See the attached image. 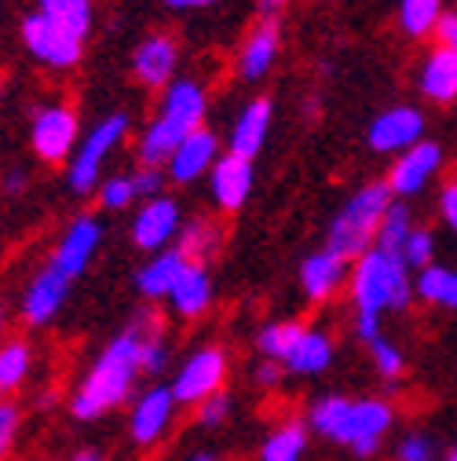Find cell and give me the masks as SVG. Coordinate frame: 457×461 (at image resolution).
<instances>
[{
    "label": "cell",
    "instance_id": "1",
    "mask_svg": "<svg viewBox=\"0 0 457 461\" xmlns=\"http://www.w3.org/2000/svg\"><path fill=\"white\" fill-rule=\"evenodd\" d=\"M150 322V312L136 315L129 326H121L113 333L99 356L88 363V370L81 374V381L74 384L70 399H67V411L74 421H103L106 414H113L118 407H129L132 395L139 392V340L143 330Z\"/></svg>",
    "mask_w": 457,
    "mask_h": 461
},
{
    "label": "cell",
    "instance_id": "2",
    "mask_svg": "<svg viewBox=\"0 0 457 461\" xmlns=\"http://www.w3.org/2000/svg\"><path fill=\"white\" fill-rule=\"evenodd\" d=\"M311 436H322L336 447H348L355 457H373L384 436L395 425V407L377 395H318L308 402L304 414Z\"/></svg>",
    "mask_w": 457,
    "mask_h": 461
},
{
    "label": "cell",
    "instance_id": "3",
    "mask_svg": "<svg viewBox=\"0 0 457 461\" xmlns=\"http://www.w3.org/2000/svg\"><path fill=\"white\" fill-rule=\"evenodd\" d=\"M209 113V88L202 77H176L168 88H161L154 118L136 136V165H165L191 132L205 125Z\"/></svg>",
    "mask_w": 457,
    "mask_h": 461
},
{
    "label": "cell",
    "instance_id": "4",
    "mask_svg": "<svg viewBox=\"0 0 457 461\" xmlns=\"http://www.w3.org/2000/svg\"><path fill=\"white\" fill-rule=\"evenodd\" d=\"M348 294L355 304V315L381 319L384 312H403L414 301V278L410 267L381 249H366L359 260H352Z\"/></svg>",
    "mask_w": 457,
    "mask_h": 461
},
{
    "label": "cell",
    "instance_id": "5",
    "mask_svg": "<svg viewBox=\"0 0 457 461\" xmlns=\"http://www.w3.org/2000/svg\"><path fill=\"white\" fill-rule=\"evenodd\" d=\"M129 136H132V113L129 110H110L88 132H81V143L74 147V154L63 168V180H67L70 194L92 198L99 180L106 176L110 158L125 147Z\"/></svg>",
    "mask_w": 457,
    "mask_h": 461
},
{
    "label": "cell",
    "instance_id": "6",
    "mask_svg": "<svg viewBox=\"0 0 457 461\" xmlns=\"http://www.w3.org/2000/svg\"><path fill=\"white\" fill-rule=\"evenodd\" d=\"M388 205H391V191L384 180H373L352 191V198H345V205L336 209V216L326 227V249L345 257L348 264L359 260L366 249H373L377 227Z\"/></svg>",
    "mask_w": 457,
    "mask_h": 461
},
{
    "label": "cell",
    "instance_id": "7",
    "mask_svg": "<svg viewBox=\"0 0 457 461\" xmlns=\"http://www.w3.org/2000/svg\"><path fill=\"white\" fill-rule=\"evenodd\" d=\"M81 143V113L70 99H40L30 106V150L44 165H67Z\"/></svg>",
    "mask_w": 457,
    "mask_h": 461
},
{
    "label": "cell",
    "instance_id": "8",
    "mask_svg": "<svg viewBox=\"0 0 457 461\" xmlns=\"http://www.w3.org/2000/svg\"><path fill=\"white\" fill-rule=\"evenodd\" d=\"M19 41H22V48H26L30 59H33L37 67L51 70V74H70V70H77L81 59H85V44H88L81 33H74V30H67V26H59V23H51V19L40 15V12H26V15H22V23H19Z\"/></svg>",
    "mask_w": 457,
    "mask_h": 461
},
{
    "label": "cell",
    "instance_id": "9",
    "mask_svg": "<svg viewBox=\"0 0 457 461\" xmlns=\"http://www.w3.org/2000/svg\"><path fill=\"white\" fill-rule=\"evenodd\" d=\"M227 377H231V356H227L223 344H198L194 352H187L176 366V374L168 377V392L176 395L180 407H198L209 395L227 388Z\"/></svg>",
    "mask_w": 457,
    "mask_h": 461
},
{
    "label": "cell",
    "instance_id": "10",
    "mask_svg": "<svg viewBox=\"0 0 457 461\" xmlns=\"http://www.w3.org/2000/svg\"><path fill=\"white\" fill-rule=\"evenodd\" d=\"M187 216H184V205L180 198L173 194H157L150 202H139L132 209V220H129V239L132 246L150 257V253H161V249H173L180 230H184Z\"/></svg>",
    "mask_w": 457,
    "mask_h": 461
},
{
    "label": "cell",
    "instance_id": "11",
    "mask_svg": "<svg viewBox=\"0 0 457 461\" xmlns=\"http://www.w3.org/2000/svg\"><path fill=\"white\" fill-rule=\"evenodd\" d=\"M103 242H106V223H103V216H95V212H77V216L63 227V235L55 239L48 264L59 271L63 278L77 282V278L92 267V260L99 257Z\"/></svg>",
    "mask_w": 457,
    "mask_h": 461
},
{
    "label": "cell",
    "instance_id": "12",
    "mask_svg": "<svg viewBox=\"0 0 457 461\" xmlns=\"http://www.w3.org/2000/svg\"><path fill=\"white\" fill-rule=\"evenodd\" d=\"M176 414H180V402L168 392V384H147L143 392H136L129 402V425H125L132 447L150 450L165 443L176 425Z\"/></svg>",
    "mask_w": 457,
    "mask_h": 461
},
{
    "label": "cell",
    "instance_id": "13",
    "mask_svg": "<svg viewBox=\"0 0 457 461\" xmlns=\"http://www.w3.org/2000/svg\"><path fill=\"white\" fill-rule=\"evenodd\" d=\"M180 63H184L180 37L168 33V30H150L147 37L136 41L129 70H132V81L139 88L161 92V88H168V85L180 77Z\"/></svg>",
    "mask_w": 457,
    "mask_h": 461
},
{
    "label": "cell",
    "instance_id": "14",
    "mask_svg": "<svg viewBox=\"0 0 457 461\" xmlns=\"http://www.w3.org/2000/svg\"><path fill=\"white\" fill-rule=\"evenodd\" d=\"M70 290L74 282L63 278L59 271H55L48 260L26 278L22 294H19V322L26 330H48L55 319L63 315L67 301H70Z\"/></svg>",
    "mask_w": 457,
    "mask_h": 461
},
{
    "label": "cell",
    "instance_id": "15",
    "mask_svg": "<svg viewBox=\"0 0 457 461\" xmlns=\"http://www.w3.org/2000/svg\"><path fill=\"white\" fill-rule=\"evenodd\" d=\"M439 168H443V147L435 140H417L414 147H407L403 154H395L391 168H388V191L391 198H417L435 176H439Z\"/></svg>",
    "mask_w": 457,
    "mask_h": 461
},
{
    "label": "cell",
    "instance_id": "16",
    "mask_svg": "<svg viewBox=\"0 0 457 461\" xmlns=\"http://www.w3.org/2000/svg\"><path fill=\"white\" fill-rule=\"evenodd\" d=\"M205 180H209V202H212V209L223 212V216H235V212H242V209L249 205V198H253L256 168H253V161L223 150V154L216 158V165L209 168Z\"/></svg>",
    "mask_w": 457,
    "mask_h": 461
},
{
    "label": "cell",
    "instance_id": "17",
    "mask_svg": "<svg viewBox=\"0 0 457 461\" xmlns=\"http://www.w3.org/2000/svg\"><path fill=\"white\" fill-rule=\"evenodd\" d=\"M220 154H223V140L209 125H202L198 132H191L173 154H168V161L161 168H165V176L173 187H191V184L209 176V168L216 165Z\"/></svg>",
    "mask_w": 457,
    "mask_h": 461
},
{
    "label": "cell",
    "instance_id": "18",
    "mask_svg": "<svg viewBox=\"0 0 457 461\" xmlns=\"http://www.w3.org/2000/svg\"><path fill=\"white\" fill-rule=\"evenodd\" d=\"M271 125H274V103L267 95H253L231 118V129L223 136V150L238 154L246 161H256V154L271 140Z\"/></svg>",
    "mask_w": 457,
    "mask_h": 461
},
{
    "label": "cell",
    "instance_id": "19",
    "mask_svg": "<svg viewBox=\"0 0 457 461\" xmlns=\"http://www.w3.org/2000/svg\"><path fill=\"white\" fill-rule=\"evenodd\" d=\"M417 140H425V113L417 106H407V103L381 110L366 129V143L377 154H403Z\"/></svg>",
    "mask_w": 457,
    "mask_h": 461
},
{
    "label": "cell",
    "instance_id": "20",
    "mask_svg": "<svg viewBox=\"0 0 457 461\" xmlns=\"http://www.w3.org/2000/svg\"><path fill=\"white\" fill-rule=\"evenodd\" d=\"M348 275H352V264L322 246L300 260L297 282H300V294L308 304H329L340 290H348Z\"/></svg>",
    "mask_w": 457,
    "mask_h": 461
},
{
    "label": "cell",
    "instance_id": "21",
    "mask_svg": "<svg viewBox=\"0 0 457 461\" xmlns=\"http://www.w3.org/2000/svg\"><path fill=\"white\" fill-rule=\"evenodd\" d=\"M282 55V26L278 19H260L235 51V70L242 81H264Z\"/></svg>",
    "mask_w": 457,
    "mask_h": 461
},
{
    "label": "cell",
    "instance_id": "22",
    "mask_svg": "<svg viewBox=\"0 0 457 461\" xmlns=\"http://www.w3.org/2000/svg\"><path fill=\"white\" fill-rule=\"evenodd\" d=\"M165 304H168V312H173L176 319H184V322H194V319L209 315L212 304H216V282H212L209 264H191L187 260V267L176 275L173 290H168Z\"/></svg>",
    "mask_w": 457,
    "mask_h": 461
},
{
    "label": "cell",
    "instance_id": "23",
    "mask_svg": "<svg viewBox=\"0 0 457 461\" xmlns=\"http://www.w3.org/2000/svg\"><path fill=\"white\" fill-rule=\"evenodd\" d=\"M333 359H336L333 333L322 330V326L304 322L300 333L290 344V352L282 356V370H285V377H290V374L293 377H318V374H326L333 366Z\"/></svg>",
    "mask_w": 457,
    "mask_h": 461
},
{
    "label": "cell",
    "instance_id": "24",
    "mask_svg": "<svg viewBox=\"0 0 457 461\" xmlns=\"http://www.w3.org/2000/svg\"><path fill=\"white\" fill-rule=\"evenodd\" d=\"M417 92L435 106L457 103V51L435 44L425 55L417 67Z\"/></svg>",
    "mask_w": 457,
    "mask_h": 461
},
{
    "label": "cell",
    "instance_id": "25",
    "mask_svg": "<svg viewBox=\"0 0 457 461\" xmlns=\"http://www.w3.org/2000/svg\"><path fill=\"white\" fill-rule=\"evenodd\" d=\"M187 267V257L173 246V249H161V253H150L139 267H136V275H132V285H136V294L143 297V301H165L168 297V290H173V282H176V275Z\"/></svg>",
    "mask_w": 457,
    "mask_h": 461
},
{
    "label": "cell",
    "instance_id": "26",
    "mask_svg": "<svg viewBox=\"0 0 457 461\" xmlns=\"http://www.w3.org/2000/svg\"><path fill=\"white\" fill-rule=\"evenodd\" d=\"M308 447H311L308 421L304 418H285L264 436V443L256 450V461H304Z\"/></svg>",
    "mask_w": 457,
    "mask_h": 461
},
{
    "label": "cell",
    "instance_id": "27",
    "mask_svg": "<svg viewBox=\"0 0 457 461\" xmlns=\"http://www.w3.org/2000/svg\"><path fill=\"white\" fill-rule=\"evenodd\" d=\"M223 242H227V230L216 216H191L180 230V239H176V249L191 264H209L212 257H220Z\"/></svg>",
    "mask_w": 457,
    "mask_h": 461
},
{
    "label": "cell",
    "instance_id": "28",
    "mask_svg": "<svg viewBox=\"0 0 457 461\" xmlns=\"http://www.w3.org/2000/svg\"><path fill=\"white\" fill-rule=\"evenodd\" d=\"M33 344L26 337H8V340H0V395H15L30 374H33Z\"/></svg>",
    "mask_w": 457,
    "mask_h": 461
},
{
    "label": "cell",
    "instance_id": "29",
    "mask_svg": "<svg viewBox=\"0 0 457 461\" xmlns=\"http://www.w3.org/2000/svg\"><path fill=\"white\" fill-rule=\"evenodd\" d=\"M414 227H417V223H414V209H410V202L391 198V205H388V209H384V216H381V227H377L373 249L399 257V253H403V246H407V239H410V230H414Z\"/></svg>",
    "mask_w": 457,
    "mask_h": 461
},
{
    "label": "cell",
    "instance_id": "30",
    "mask_svg": "<svg viewBox=\"0 0 457 461\" xmlns=\"http://www.w3.org/2000/svg\"><path fill=\"white\" fill-rule=\"evenodd\" d=\"M33 12L81 33L85 41L92 37V26H95V0H33Z\"/></svg>",
    "mask_w": 457,
    "mask_h": 461
},
{
    "label": "cell",
    "instance_id": "31",
    "mask_svg": "<svg viewBox=\"0 0 457 461\" xmlns=\"http://www.w3.org/2000/svg\"><path fill=\"white\" fill-rule=\"evenodd\" d=\"M439 19H443V0H399V30L410 41L435 37Z\"/></svg>",
    "mask_w": 457,
    "mask_h": 461
},
{
    "label": "cell",
    "instance_id": "32",
    "mask_svg": "<svg viewBox=\"0 0 457 461\" xmlns=\"http://www.w3.org/2000/svg\"><path fill=\"white\" fill-rule=\"evenodd\" d=\"M300 326H304L300 319H271V322H264V326L256 330V337H253L256 356L282 363V356L290 352V344H293V337L300 333Z\"/></svg>",
    "mask_w": 457,
    "mask_h": 461
},
{
    "label": "cell",
    "instance_id": "33",
    "mask_svg": "<svg viewBox=\"0 0 457 461\" xmlns=\"http://www.w3.org/2000/svg\"><path fill=\"white\" fill-rule=\"evenodd\" d=\"M168 366H173V344H168L161 322L150 315L143 340H139V370L147 377H161V374H168Z\"/></svg>",
    "mask_w": 457,
    "mask_h": 461
},
{
    "label": "cell",
    "instance_id": "34",
    "mask_svg": "<svg viewBox=\"0 0 457 461\" xmlns=\"http://www.w3.org/2000/svg\"><path fill=\"white\" fill-rule=\"evenodd\" d=\"M92 198L103 212H129V209L139 205L136 187H132V172H106Z\"/></svg>",
    "mask_w": 457,
    "mask_h": 461
},
{
    "label": "cell",
    "instance_id": "35",
    "mask_svg": "<svg viewBox=\"0 0 457 461\" xmlns=\"http://www.w3.org/2000/svg\"><path fill=\"white\" fill-rule=\"evenodd\" d=\"M370 348V363H373V370L384 377V381H399L403 377V370H407V356H403V348L391 340V337H377V340H370L366 344Z\"/></svg>",
    "mask_w": 457,
    "mask_h": 461
},
{
    "label": "cell",
    "instance_id": "36",
    "mask_svg": "<svg viewBox=\"0 0 457 461\" xmlns=\"http://www.w3.org/2000/svg\"><path fill=\"white\" fill-rule=\"evenodd\" d=\"M231 414H235L231 395L216 392V395H209L205 402H198V407H194V425H198L202 432H220L227 421H231Z\"/></svg>",
    "mask_w": 457,
    "mask_h": 461
},
{
    "label": "cell",
    "instance_id": "37",
    "mask_svg": "<svg viewBox=\"0 0 457 461\" xmlns=\"http://www.w3.org/2000/svg\"><path fill=\"white\" fill-rule=\"evenodd\" d=\"M399 260H403L410 271L428 267V264L435 260V235H432L428 227H414L410 239H407V246H403V253H399Z\"/></svg>",
    "mask_w": 457,
    "mask_h": 461
},
{
    "label": "cell",
    "instance_id": "38",
    "mask_svg": "<svg viewBox=\"0 0 457 461\" xmlns=\"http://www.w3.org/2000/svg\"><path fill=\"white\" fill-rule=\"evenodd\" d=\"M19 432H22V411L19 402H12L8 395H0V461H8L15 443H19Z\"/></svg>",
    "mask_w": 457,
    "mask_h": 461
},
{
    "label": "cell",
    "instance_id": "39",
    "mask_svg": "<svg viewBox=\"0 0 457 461\" xmlns=\"http://www.w3.org/2000/svg\"><path fill=\"white\" fill-rule=\"evenodd\" d=\"M132 187H136L139 202H150V198L165 194L168 176H165V168H157V165H136L132 168Z\"/></svg>",
    "mask_w": 457,
    "mask_h": 461
},
{
    "label": "cell",
    "instance_id": "40",
    "mask_svg": "<svg viewBox=\"0 0 457 461\" xmlns=\"http://www.w3.org/2000/svg\"><path fill=\"white\" fill-rule=\"evenodd\" d=\"M395 461H435V443L428 432H407L395 443Z\"/></svg>",
    "mask_w": 457,
    "mask_h": 461
},
{
    "label": "cell",
    "instance_id": "41",
    "mask_svg": "<svg viewBox=\"0 0 457 461\" xmlns=\"http://www.w3.org/2000/svg\"><path fill=\"white\" fill-rule=\"evenodd\" d=\"M0 191H4L8 198H22L30 191V172L22 165H8L4 172H0Z\"/></svg>",
    "mask_w": 457,
    "mask_h": 461
},
{
    "label": "cell",
    "instance_id": "42",
    "mask_svg": "<svg viewBox=\"0 0 457 461\" xmlns=\"http://www.w3.org/2000/svg\"><path fill=\"white\" fill-rule=\"evenodd\" d=\"M439 216H443V223L457 235V176H450L439 187Z\"/></svg>",
    "mask_w": 457,
    "mask_h": 461
},
{
    "label": "cell",
    "instance_id": "43",
    "mask_svg": "<svg viewBox=\"0 0 457 461\" xmlns=\"http://www.w3.org/2000/svg\"><path fill=\"white\" fill-rule=\"evenodd\" d=\"M282 381H285V370H282V363H274V359H256V366H253V384H256V388H267V392H274Z\"/></svg>",
    "mask_w": 457,
    "mask_h": 461
},
{
    "label": "cell",
    "instance_id": "44",
    "mask_svg": "<svg viewBox=\"0 0 457 461\" xmlns=\"http://www.w3.org/2000/svg\"><path fill=\"white\" fill-rule=\"evenodd\" d=\"M435 41H439L443 48L457 51V8L443 12V19H439V26H435Z\"/></svg>",
    "mask_w": 457,
    "mask_h": 461
},
{
    "label": "cell",
    "instance_id": "45",
    "mask_svg": "<svg viewBox=\"0 0 457 461\" xmlns=\"http://www.w3.org/2000/svg\"><path fill=\"white\" fill-rule=\"evenodd\" d=\"M168 12H205V8H216L220 0H161Z\"/></svg>",
    "mask_w": 457,
    "mask_h": 461
},
{
    "label": "cell",
    "instance_id": "46",
    "mask_svg": "<svg viewBox=\"0 0 457 461\" xmlns=\"http://www.w3.org/2000/svg\"><path fill=\"white\" fill-rule=\"evenodd\" d=\"M439 308L457 312V267H450V278H446V290H443V297H439Z\"/></svg>",
    "mask_w": 457,
    "mask_h": 461
},
{
    "label": "cell",
    "instance_id": "47",
    "mask_svg": "<svg viewBox=\"0 0 457 461\" xmlns=\"http://www.w3.org/2000/svg\"><path fill=\"white\" fill-rule=\"evenodd\" d=\"M285 5H290V0H256V15L260 19H282Z\"/></svg>",
    "mask_w": 457,
    "mask_h": 461
},
{
    "label": "cell",
    "instance_id": "48",
    "mask_svg": "<svg viewBox=\"0 0 457 461\" xmlns=\"http://www.w3.org/2000/svg\"><path fill=\"white\" fill-rule=\"evenodd\" d=\"M184 461H227L220 450H212V447H198V450H191Z\"/></svg>",
    "mask_w": 457,
    "mask_h": 461
},
{
    "label": "cell",
    "instance_id": "49",
    "mask_svg": "<svg viewBox=\"0 0 457 461\" xmlns=\"http://www.w3.org/2000/svg\"><path fill=\"white\" fill-rule=\"evenodd\" d=\"M67 461H106V457H103L99 447H81V450H74Z\"/></svg>",
    "mask_w": 457,
    "mask_h": 461
},
{
    "label": "cell",
    "instance_id": "50",
    "mask_svg": "<svg viewBox=\"0 0 457 461\" xmlns=\"http://www.w3.org/2000/svg\"><path fill=\"white\" fill-rule=\"evenodd\" d=\"M8 322H12V315H8L4 301H0V340H8Z\"/></svg>",
    "mask_w": 457,
    "mask_h": 461
},
{
    "label": "cell",
    "instance_id": "51",
    "mask_svg": "<svg viewBox=\"0 0 457 461\" xmlns=\"http://www.w3.org/2000/svg\"><path fill=\"white\" fill-rule=\"evenodd\" d=\"M51 402H55V392H44V395H40V402H37V407H51Z\"/></svg>",
    "mask_w": 457,
    "mask_h": 461
},
{
    "label": "cell",
    "instance_id": "52",
    "mask_svg": "<svg viewBox=\"0 0 457 461\" xmlns=\"http://www.w3.org/2000/svg\"><path fill=\"white\" fill-rule=\"evenodd\" d=\"M450 457H453V461H457V450H453V454H450Z\"/></svg>",
    "mask_w": 457,
    "mask_h": 461
},
{
    "label": "cell",
    "instance_id": "53",
    "mask_svg": "<svg viewBox=\"0 0 457 461\" xmlns=\"http://www.w3.org/2000/svg\"><path fill=\"white\" fill-rule=\"evenodd\" d=\"M446 461H453V457H446Z\"/></svg>",
    "mask_w": 457,
    "mask_h": 461
}]
</instances>
